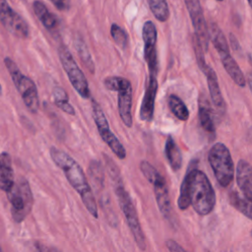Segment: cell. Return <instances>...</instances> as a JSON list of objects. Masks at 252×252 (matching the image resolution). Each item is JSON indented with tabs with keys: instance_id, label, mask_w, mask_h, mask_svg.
<instances>
[{
	"instance_id": "cell-21",
	"label": "cell",
	"mask_w": 252,
	"mask_h": 252,
	"mask_svg": "<svg viewBox=\"0 0 252 252\" xmlns=\"http://www.w3.org/2000/svg\"><path fill=\"white\" fill-rule=\"evenodd\" d=\"M199 119L202 125V128L209 134L215 135V125L212 116L211 106L208 103V100L205 96L201 95L199 100Z\"/></svg>"
},
{
	"instance_id": "cell-5",
	"label": "cell",
	"mask_w": 252,
	"mask_h": 252,
	"mask_svg": "<svg viewBox=\"0 0 252 252\" xmlns=\"http://www.w3.org/2000/svg\"><path fill=\"white\" fill-rule=\"evenodd\" d=\"M208 160L218 183L223 188L228 187L234 178L235 169L227 147L222 143L214 144L209 151Z\"/></svg>"
},
{
	"instance_id": "cell-27",
	"label": "cell",
	"mask_w": 252,
	"mask_h": 252,
	"mask_svg": "<svg viewBox=\"0 0 252 252\" xmlns=\"http://www.w3.org/2000/svg\"><path fill=\"white\" fill-rule=\"evenodd\" d=\"M153 15L159 22H165L169 18V9L166 0H148Z\"/></svg>"
},
{
	"instance_id": "cell-30",
	"label": "cell",
	"mask_w": 252,
	"mask_h": 252,
	"mask_svg": "<svg viewBox=\"0 0 252 252\" xmlns=\"http://www.w3.org/2000/svg\"><path fill=\"white\" fill-rule=\"evenodd\" d=\"M193 46H194V50H195V54H196V60L198 63V66L200 67V69L205 72V70L207 69V64H206V60H205V51L202 48L201 44L199 43V41L197 40V38L194 36L193 38Z\"/></svg>"
},
{
	"instance_id": "cell-24",
	"label": "cell",
	"mask_w": 252,
	"mask_h": 252,
	"mask_svg": "<svg viewBox=\"0 0 252 252\" xmlns=\"http://www.w3.org/2000/svg\"><path fill=\"white\" fill-rule=\"evenodd\" d=\"M230 205L243 214L247 219H252L251 213V201L247 200L244 196H241L237 191H231L228 195Z\"/></svg>"
},
{
	"instance_id": "cell-22",
	"label": "cell",
	"mask_w": 252,
	"mask_h": 252,
	"mask_svg": "<svg viewBox=\"0 0 252 252\" xmlns=\"http://www.w3.org/2000/svg\"><path fill=\"white\" fill-rule=\"evenodd\" d=\"M32 8L34 14L36 15V17L45 29H47L48 31H54L57 28L58 23L56 17L47 10V8L42 2L34 1L32 4Z\"/></svg>"
},
{
	"instance_id": "cell-4",
	"label": "cell",
	"mask_w": 252,
	"mask_h": 252,
	"mask_svg": "<svg viewBox=\"0 0 252 252\" xmlns=\"http://www.w3.org/2000/svg\"><path fill=\"white\" fill-rule=\"evenodd\" d=\"M11 205V216L16 222H22L30 215L33 197L29 181L20 176L14 181L13 186L6 192Z\"/></svg>"
},
{
	"instance_id": "cell-10",
	"label": "cell",
	"mask_w": 252,
	"mask_h": 252,
	"mask_svg": "<svg viewBox=\"0 0 252 252\" xmlns=\"http://www.w3.org/2000/svg\"><path fill=\"white\" fill-rule=\"evenodd\" d=\"M92 107H93L94 120L97 127V130L101 139L110 148L112 153L118 158L124 159L126 158V150L123 147V145L119 142L117 137L110 130L108 121L102 111V108L94 98L92 99Z\"/></svg>"
},
{
	"instance_id": "cell-19",
	"label": "cell",
	"mask_w": 252,
	"mask_h": 252,
	"mask_svg": "<svg viewBox=\"0 0 252 252\" xmlns=\"http://www.w3.org/2000/svg\"><path fill=\"white\" fill-rule=\"evenodd\" d=\"M197 160L193 159L186 171V174L183 178V181L180 185V192H179V197H178V208L182 211L188 209V207L190 206V198H189V188H190V180H191V176H192V172L194 170V168H196L197 165Z\"/></svg>"
},
{
	"instance_id": "cell-12",
	"label": "cell",
	"mask_w": 252,
	"mask_h": 252,
	"mask_svg": "<svg viewBox=\"0 0 252 252\" xmlns=\"http://www.w3.org/2000/svg\"><path fill=\"white\" fill-rule=\"evenodd\" d=\"M184 2L194 27V36L197 38L202 48L206 52L208 50L209 45V30L206 25L200 0H184Z\"/></svg>"
},
{
	"instance_id": "cell-36",
	"label": "cell",
	"mask_w": 252,
	"mask_h": 252,
	"mask_svg": "<svg viewBox=\"0 0 252 252\" xmlns=\"http://www.w3.org/2000/svg\"><path fill=\"white\" fill-rule=\"evenodd\" d=\"M1 250H2V249H1V247H0V251H1Z\"/></svg>"
},
{
	"instance_id": "cell-20",
	"label": "cell",
	"mask_w": 252,
	"mask_h": 252,
	"mask_svg": "<svg viewBox=\"0 0 252 252\" xmlns=\"http://www.w3.org/2000/svg\"><path fill=\"white\" fill-rule=\"evenodd\" d=\"M164 154L166 159L173 171H178L182 164V156L180 150L171 136H168L165 141Z\"/></svg>"
},
{
	"instance_id": "cell-18",
	"label": "cell",
	"mask_w": 252,
	"mask_h": 252,
	"mask_svg": "<svg viewBox=\"0 0 252 252\" xmlns=\"http://www.w3.org/2000/svg\"><path fill=\"white\" fill-rule=\"evenodd\" d=\"M14 169L8 153L0 154V189L7 192L14 184Z\"/></svg>"
},
{
	"instance_id": "cell-23",
	"label": "cell",
	"mask_w": 252,
	"mask_h": 252,
	"mask_svg": "<svg viewBox=\"0 0 252 252\" xmlns=\"http://www.w3.org/2000/svg\"><path fill=\"white\" fill-rule=\"evenodd\" d=\"M74 45H75V49H76L81 61L83 62L84 66L88 69V71L91 74H94L95 66H94V60H93L91 53L88 49V46L85 43V41L83 40V38L80 36H77L74 40Z\"/></svg>"
},
{
	"instance_id": "cell-32",
	"label": "cell",
	"mask_w": 252,
	"mask_h": 252,
	"mask_svg": "<svg viewBox=\"0 0 252 252\" xmlns=\"http://www.w3.org/2000/svg\"><path fill=\"white\" fill-rule=\"evenodd\" d=\"M58 10H65L67 8V0H50Z\"/></svg>"
},
{
	"instance_id": "cell-1",
	"label": "cell",
	"mask_w": 252,
	"mask_h": 252,
	"mask_svg": "<svg viewBox=\"0 0 252 252\" xmlns=\"http://www.w3.org/2000/svg\"><path fill=\"white\" fill-rule=\"evenodd\" d=\"M49 153L53 162L65 173L69 183L77 191V193L80 194L81 199L89 213L96 219L98 217L97 205L81 165L66 152L56 147H51Z\"/></svg>"
},
{
	"instance_id": "cell-2",
	"label": "cell",
	"mask_w": 252,
	"mask_h": 252,
	"mask_svg": "<svg viewBox=\"0 0 252 252\" xmlns=\"http://www.w3.org/2000/svg\"><path fill=\"white\" fill-rule=\"evenodd\" d=\"M106 167L109 173L110 179L112 180V184L114 187V192L116 194L120 209L126 219L127 224L134 236L136 244L141 250L146 249V237L143 232L142 226L139 221V218L134 206V203L129 195V193L125 190L124 183L122 181L121 175L119 173V169L112 159H110L107 156H105Z\"/></svg>"
},
{
	"instance_id": "cell-6",
	"label": "cell",
	"mask_w": 252,
	"mask_h": 252,
	"mask_svg": "<svg viewBox=\"0 0 252 252\" xmlns=\"http://www.w3.org/2000/svg\"><path fill=\"white\" fill-rule=\"evenodd\" d=\"M4 63L25 105L32 113H36L39 108V98L34 82L24 75L15 61L10 57H5Z\"/></svg>"
},
{
	"instance_id": "cell-15",
	"label": "cell",
	"mask_w": 252,
	"mask_h": 252,
	"mask_svg": "<svg viewBox=\"0 0 252 252\" xmlns=\"http://www.w3.org/2000/svg\"><path fill=\"white\" fill-rule=\"evenodd\" d=\"M252 171L250 163L245 159H239L236 165V182L242 195L249 201L252 200Z\"/></svg>"
},
{
	"instance_id": "cell-31",
	"label": "cell",
	"mask_w": 252,
	"mask_h": 252,
	"mask_svg": "<svg viewBox=\"0 0 252 252\" xmlns=\"http://www.w3.org/2000/svg\"><path fill=\"white\" fill-rule=\"evenodd\" d=\"M165 245L167 247V249L171 252H185L186 250L181 246L179 245L175 240L173 239H168L165 241Z\"/></svg>"
},
{
	"instance_id": "cell-28",
	"label": "cell",
	"mask_w": 252,
	"mask_h": 252,
	"mask_svg": "<svg viewBox=\"0 0 252 252\" xmlns=\"http://www.w3.org/2000/svg\"><path fill=\"white\" fill-rule=\"evenodd\" d=\"M90 176L94 182V185L97 188V190L103 189L104 186V173L102 169V165L97 160H92L90 163Z\"/></svg>"
},
{
	"instance_id": "cell-33",
	"label": "cell",
	"mask_w": 252,
	"mask_h": 252,
	"mask_svg": "<svg viewBox=\"0 0 252 252\" xmlns=\"http://www.w3.org/2000/svg\"><path fill=\"white\" fill-rule=\"evenodd\" d=\"M2 94V87H1V84H0V95Z\"/></svg>"
},
{
	"instance_id": "cell-29",
	"label": "cell",
	"mask_w": 252,
	"mask_h": 252,
	"mask_svg": "<svg viewBox=\"0 0 252 252\" xmlns=\"http://www.w3.org/2000/svg\"><path fill=\"white\" fill-rule=\"evenodd\" d=\"M110 33L117 45L121 48H125L128 43V36L126 32L116 24H112L110 27Z\"/></svg>"
},
{
	"instance_id": "cell-35",
	"label": "cell",
	"mask_w": 252,
	"mask_h": 252,
	"mask_svg": "<svg viewBox=\"0 0 252 252\" xmlns=\"http://www.w3.org/2000/svg\"><path fill=\"white\" fill-rule=\"evenodd\" d=\"M217 1H222V0H217Z\"/></svg>"
},
{
	"instance_id": "cell-7",
	"label": "cell",
	"mask_w": 252,
	"mask_h": 252,
	"mask_svg": "<svg viewBox=\"0 0 252 252\" xmlns=\"http://www.w3.org/2000/svg\"><path fill=\"white\" fill-rule=\"evenodd\" d=\"M140 169L143 172L147 180L153 185L156 196V201L159 212L168 221L173 220V212L171 208V202L169 198L168 189L163 176L147 160H143L140 163Z\"/></svg>"
},
{
	"instance_id": "cell-14",
	"label": "cell",
	"mask_w": 252,
	"mask_h": 252,
	"mask_svg": "<svg viewBox=\"0 0 252 252\" xmlns=\"http://www.w3.org/2000/svg\"><path fill=\"white\" fill-rule=\"evenodd\" d=\"M157 92H158L157 74L149 73V77H148L146 89H145V94H144L142 104H141V109H140V118L143 121L150 122L154 117Z\"/></svg>"
},
{
	"instance_id": "cell-25",
	"label": "cell",
	"mask_w": 252,
	"mask_h": 252,
	"mask_svg": "<svg viewBox=\"0 0 252 252\" xmlns=\"http://www.w3.org/2000/svg\"><path fill=\"white\" fill-rule=\"evenodd\" d=\"M52 97L55 105L62 111L69 115H75V109L69 102V97L67 93L60 87H54L52 90Z\"/></svg>"
},
{
	"instance_id": "cell-16",
	"label": "cell",
	"mask_w": 252,
	"mask_h": 252,
	"mask_svg": "<svg viewBox=\"0 0 252 252\" xmlns=\"http://www.w3.org/2000/svg\"><path fill=\"white\" fill-rule=\"evenodd\" d=\"M204 74L207 77L208 88H209V92H210L211 100H212L213 105L215 106V108L219 112L224 113V111H225V102H224V99L222 97V94H221V92H220V85H219V81H218V77H217V74H216L215 70L208 65Z\"/></svg>"
},
{
	"instance_id": "cell-17",
	"label": "cell",
	"mask_w": 252,
	"mask_h": 252,
	"mask_svg": "<svg viewBox=\"0 0 252 252\" xmlns=\"http://www.w3.org/2000/svg\"><path fill=\"white\" fill-rule=\"evenodd\" d=\"M218 53H219V56H220V59L222 63L223 68L225 69L227 74L230 76L232 81L237 86H239L241 88H244L245 85H246L245 77H244L240 67L236 63V61L230 55L229 50L221 51V52H218Z\"/></svg>"
},
{
	"instance_id": "cell-34",
	"label": "cell",
	"mask_w": 252,
	"mask_h": 252,
	"mask_svg": "<svg viewBox=\"0 0 252 252\" xmlns=\"http://www.w3.org/2000/svg\"><path fill=\"white\" fill-rule=\"evenodd\" d=\"M248 3H249V5H251V0H248Z\"/></svg>"
},
{
	"instance_id": "cell-3",
	"label": "cell",
	"mask_w": 252,
	"mask_h": 252,
	"mask_svg": "<svg viewBox=\"0 0 252 252\" xmlns=\"http://www.w3.org/2000/svg\"><path fill=\"white\" fill-rule=\"evenodd\" d=\"M190 205L200 216L211 214L216 205V193L207 174L194 168L189 188Z\"/></svg>"
},
{
	"instance_id": "cell-8",
	"label": "cell",
	"mask_w": 252,
	"mask_h": 252,
	"mask_svg": "<svg viewBox=\"0 0 252 252\" xmlns=\"http://www.w3.org/2000/svg\"><path fill=\"white\" fill-rule=\"evenodd\" d=\"M103 83L107 90L118 93L117 106H118L120 118L127 127L129 128L132 127L133 125V117H132L133 89L130 81L123 77L110 76V77H107Z\"/></svg>"
},
{
	"instance_id": "cell-26",
	"label": "cell",
	"mask_w": 252,
	"mask_h": 252,
	"mask_svg": "<svg viewBox=\"0 0 252 252\" xmlns=\"http://www.w3.org/2000/svg\"><path fill=\"white\" fill-rule=\"evenodd\" d=\"M168 106L171 112L181 121H186L189 118V110L183 100L175 94H170L168 97Z\"/></svg>"
},
{
	"instance_id": "cell-11",
	"label": "cell",
	"mask_w": 252,
	"mask_h": 252,
	"mask_svg": "<svg viewBox=\"0 0 252 252\" xmlns=\"http://www.w3.org/2000/svg\"><path fill=\"white\" fill-rule=\"evenodd\" d=\"M0 22L9 32L19 38H27L30 34L27 22L9 6L7 0H0Z\"/></svg>"
},
{
	"instance_id": "cell-9",
	"label": "cell",
	"mask_w": 252,
	"mask_h": 252,
	"mask_svg": "<svg viewBox=\"0 0 252 252\" xmlns=\"http://www.w3.org/2000/svg\"><path fill=\"white\" fill-rule=\"evenodd\" d=\"M58 55L62 67L65 70L75 91L80 94L81 97L88 98L90 96V89L87 78L83 71L79 68L69 49L64 44H61L58 47Z\"/></svg>"
},
{
	"instance_id": "cell-13",
	"label": "cell",
	"mask_w": 252,
	"mask_h": 252,
	"mask_svg": "<svg viewBox=\"0 0 252 252\" xmlns=\"http://www.w3.org/2000/svg\"><path fill=\"white\" fill-rule=\"evenodd\" d=\"M143 40H144V56L148 65L149 73L157 74L158 70V53H157V29L153 22L147 21L143 26Z\"/></svg>"
}]
</instances>
